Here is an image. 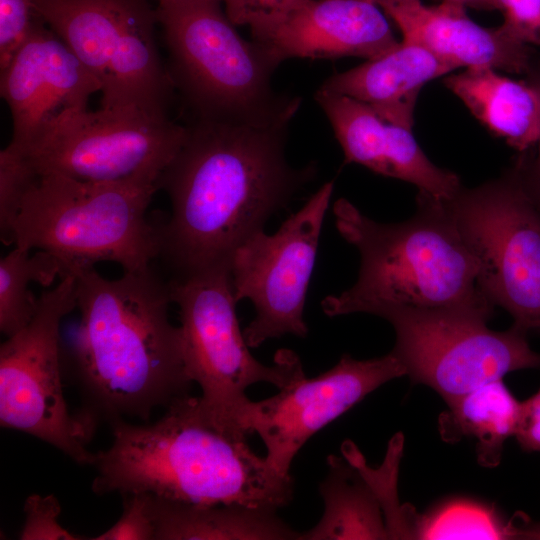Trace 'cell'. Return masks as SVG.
Instances as JSON below:
<instances>
[{"label":"cell","instance_id":"1","mask_svg":"<svg viewBox=\"0 0 540 540\" xmlns=\"http://www.w3.org/2000/svg\"><path fill=\"white\" fill-rule=\"evenodd\" d=\"M288 125L196 117L158 186L171 202L160 255L176 276L229 266L233 251L286 206L312 170L285 155Z\"/></svg>","mask_w":540,"mask_h":540},{"label":"cell","instance_id":"2","mask_svg":"<svg viewBox=\"0 0 540 540\" xmlns=\"http://www.w3.org/2000/svg\"><path fill=\"white\" fill-rule=\"evenodd\" d=\"M80 322L73 354L83 395L81 413L112 424L147 420L190 395L180 326L168 317L169 281L151 270L116 279L93 267L74 273Z\"/></svg>","mask_w":540,"mask_h":540},{"label":"cell","instance_id":"3","mask_svg":"<svg viewBox=\"0 0 540 540\" xmlns=\"http://www.w3.org/2000/svg\"><path fill=\"white\" fill-rule=\"evenodd\" d=\"M111 425L112 443L96 453L92 491L149 493L199 505L240 504L278 510L293 479L256 454L247 438L220 432L202 417L197 397L173 402L148 424Z\"/></svg>","mask_w":540,"mask_h":540},{"label":"cell","instance_id":"4","mask_svg":"<svg viewBox=\"0 0 540 540\" xmlns=\"http://www.w3.org/2000/svg\"><path fill=\"white\" fill-rule=\"evenodd\" d=\"M333 213L339 234L360 254V267L353 286L322 301L326 315H374L385 307L493 314L479 261L441 201L418 194L415 215L399 223L377 222L344 198Z\"/></svg>","mask_w":540,"mask_h":540},{"label":"cell","instance_id":"5","mask_svg":"<svg viewBox=\"0 0 540 540\" xmlns=\"http://www.w3.org/2000/svg\"><path fill=\"white\" fill-rule=\"evenodd\" d=\"M160 175L116 182L36 174L13 227L14 246L56 256L63 275L96 263L143 271L160 255L159 226L146 217Z\"/></svg>","mask_w":540,"mask_h":540},{"label":"cell","instance_id":"6","mask_svg":"<svg viewBox=\"0 0 540 540\" xmlns=\"http://www.w3.org/2000/svg\"><path fill=\"white\" fill-rule=\"evenodd\" d=\"M170 55L169 71L195 117L255 125H288L300 99L278 93L280 65L255 40L244 39L220 0L158 3Z\"/></svg>","mask_w":540,"mask_h":540},{"label":"cell","instance_id":"7","mask_svg":"<svg viewBox=\"0 0 540 540\" xmlns=\"http://www.w3.org/2000/svg\"><path fill=\"white\" fill-rule=\"evenodd\" d=\"M169 287L179 309L186 371L202 392L197 397L202 417L220 432L247 438L240 427L251 400L247 389L257 383L278 389L290 384L305 374L299 357L281 349L266 365L251 354L236 315L228 266L175 276Z\"/></svg>","mask_w":540,"mask_h":540},{"label":"cell","instance_id":"8","mask_svg":"<svg viewBox=\"0 0 540 540\" xmlns=\"http://www.w3.org/2000/svg\"><path fill=\"white\" fill-rule=\"evenodd\" d=\"M479 261L485 296L540 331V199L518 171L441 201Z\"/></svg>","mask_w":540,"mask_h":540},{"label":"cell","instance_id":"9","mask_svg":"<svg viewBox=\"0 0 540 540\" xmlns=\"http://www.w3.org/2000/svg\"><path fill=\"white\" fill-rule=\"evenodd\" d=\"M36 12L101 84V107L166 113L174 86L147 0H33Z\"/></svg>","mask_w":540,"mask_h":540},{"label":"cell","instance_id":"10","mask_svg":"<svg viewBox=\"0 0 540 540\" xmlns=\"http://www.w3.org/2000/svg\"><path fill=\"white\" fill-rule=\"evenodd\" d=\"M77 307V280L66 274L38 297L31 321L0 346V424L40 439L81 465H93L87 449L96 423L66 404L60 356V324Z\"/></svg>","mask_w":540,"mask_h":540},{"label":"cell","instance_id":"11","mask_svg":"<svg viewBox=\"0 0 540 540\" xmlns=\"http://www.w3.org/2000/svg\"><path fill=\"white\" fill-rule=\"evenodd\" d=\"M374 315L394 328L391 351L413 383L424 384L447 403L516 370L540 369V354L526 332L494 331L492 314L465 309L385 307Z\"/></svg>","mask_w":540,"mask_h":540},{"label":"cell","instance_id":"12","mask_svg":"<svg viewBox=\"0 0 540 540\" xmlns=\"http://www.w3.org/2000/svg\"><path fill=\"white\" fill-rule=\"evenodd\" d=\"M186 132V126L171 121L166 113L137 106L101 107L67 115L31 147L15 151L36 174L116 182L161 175Z\"/></svg>","mask_w":540,"mask_h":540},{"label":"cell","instance_id":"13","mask_svg":"<svg viewBox=\"0 0 540 540\" xmlns=\"http://www.w3.org/2000/svg\"><path fill=\"white\" fill-rule=\"evenodd\" d=\"M333 188V182L323 184L274 234L257 231L233 251L229 272L235 299H248L255 309L243 331L250 348L286 334L307 335L305 299Z\"/></svg>","mask_w":540,"mask_h":540},{"label":"cell","instance_id":"14","mask_svg":"<svg viewBox=\"0 0 540 540\" xmlns=\"http://www.w3.org/2000/svg\"><path fill=\"white\" fill-rule=\"evenodd\" d=\"M406 375L392 353L357 360L344 354L326 372L305 374L263 400H250L240 427L256 433L266 448L265 458L280 474L290 475L298 451L319 430L340 417L384 383Z\"/></svg>","mask_w":540,"mask_h":540},{"label":"cell","instance_id":"15","mask_svg":"<svg viewBox=\"0 0 540 540\" xmlns=\"http://www.w3.org/2000/svg\"><path fill=\"white\" fill-rule=\"evenodd\" d=\"M0 91L13 122L8 146L22 152L67 115L87 109L90 96L101 91V84L40 21L1 71Z\"/></svg>","mask_w":540,"mask_h":540},{"label":"cell","instance_id":"16","mask_svg":"<svg viewBox=\"0 0 540 540\" xmlns=\"http://www.w3.org/2000/svg\"><path fill=\"white\" fill-rule=\"evenodd\" d=\"M315 100L342 147L345 163L415 185L421 195L438 201L453 198L459 177L432 163L418 145L412 128L386 121L367 104L318 89Z\"/></svg>","mask_w":540,"mask_h":540},{"label":"cell","instance_id":"17","mask_svg":"<svg viewBox=\"0 0 540 540\" xmlns=\"http://www.w3.org/2000/svg\"><path fill=\"white\" fill-rule=\"evenodd\" d=\"M251 34L279 64L290 58L369 60L399 43L380 7L369 0H310Z\"/></svg>","mask_w":540,"mask_h":540},{"label":"cell","instance_id":"18","mask_svg":"<svg viewBox=\"0 0 540 540\" xmlns=\"http://www.w3.org/2000/svg\"><path fill=\"white\" fill-rule=\"evenodd\" d=\"M400 29L403 41L422 46L458 67H491L527 75L533 70L529 45L510 37L501 27L475 23L461 4L421 1L384 11Z\"/></svg>","mask_w":540,"mask_h":540},{"label":"cell","instance_id":"19","mask_svg":"<svg viewBox=\"0 0 540 540\" xmlns=\"http://www.w3.org/2000/svg\"><path fill=\"white\" fill-rule=\"evenodd\" d=\"M454 69L426 48L402 40L386 53L334 74L320 89L361 101L386 121L412 128L421 88Z\"/></svg>","mask_w":540,"mask_h":540},{"label":"cell","instance_id":"20","mask_svg":"<svg viewBox=\"0 0 540 540\" xmlns=\"http://www.w3.org/2000/svg\"><path fill=\"white\" fill-rule=\"evenodd\" d=\"M458 96L489 130L523 152L540 136V80H515L491 67H469L447 77Z\"/></svg>","mask_w":540,"mask_h":540},{"label":"cell","instance_id":"21","mask_svg":"<svg viewBox=\"0 0 540 540\" xmlns=\"http://www.w3.org/2000/svg\"><path fill=\"white\" fill-rule=\"evenodd\" d=\"M147 495L154 540H300L301 532L274 509L199 505Z\"/></svg>","mask_w":540,"mask_h":540},{"label":"cell","instance_id":"22","mask_svg":"<svg viewBox=\"0 0 540 540\" xmlns=\"http://www.w3.org/2000/svg\"><path fill=\"white\" fill-rule=\"evenodd\" d=\"M319 484L324 511L301 540L389 539L381 504L363 474L345 457L329 455Z\"/></svg>","mask_w":540,"mask_h":540},{"label":"cell","instance_id":"23","mask_svg":"<svg viewBox=\"0 0 540 540\" xmlns=\"http://www.w3.org/2000/svg\"><path fill=\"white\" fill-rule=\"evenodd\" d=\"M447 405L438 418L441 438L449 443L474 439L478 462L497 466L505 441L515 435L521 412V402L503 379L480 385Z\"/></svg>","mask_w":540,"mask_h":540},{"label":"cell","instance_id":"24","mask_svg":"<svg viewBox=\"0 0 540 540\" xmlns=\"http://www.w3.org/2000/svg\"><path fill=\"white\" fill-rule=\"evenodd\" d=\"M19 246L0 260V330L7 337L24 328L33 318L37 306L30 289L32 282L50 286L63 275L60 260L51 253Z\"/></svg>","mask_w":540,"mask_h":540},{"label":"cell","instance_id":"25","mask_svg":"<svg viewBox=\"0 0 540 540\" xmlns=\"http://www.w3.org/2000/svg\"><path fill=\"white\" fill-rule=\"evenodd\" d=\"M530 530L505 522L497 511L468 498H452L424 516H415L412 539H505Z\"/></svg>","mask_w":540,"mask_h":540},{"label":"cell","instance_id":"26","mask_svg":"<svg viewBox=\"0 0 540 540\" xmlns=\"http://www.w3.org/2000/svg\"><path fill=\"white\" fill-rule=\"evenodd\" d=\"M24 157L6 147L0 152V237L5 245H14L13 227L24 196L35 178Z\"/></svg>","mask_w":540,"mask_h":540},{"label":"cell","instance_id":"27","mask_svg":"<svg viewBox=\"0 0 540 540\" xmlns=\"http://www.w3.org/2000/svg\"><path fill=\"white\" fill-rule=\"evenodd\" d=\"M40 21L33 0H0L1 71L10 64Z\"/></svg>","mask_w":540,"mask_h":540},{"label":"cell","instance_id":"28","mask_svg":"<svg viewBox=\"0 0 540 540\" xmlns=\"http://www.w3.org/2000/svg\"><path fill=\"white\" fill-rule=\"evenodd\" d=\"M25 521L19 534L21 540H80L58 522L61 504L53 494H32L23 507Z\"/></svg>","mask_w":540,"mask_h":540},{"label":"cell","instance_id":"29","mask_svg":"<svg viewBox=\"0 0 540 540\" xmlns=\"http://www.w3.org/2000/svg\"><path fill=\"white\" fill-rule=\"evenodd\" d=\"M236 26H247L251 33L283 20L310 0H220Z\"/></svg>","mask_w":540,"mask_h":540},{"label":"cell","instance_id":"30","mask_svg":"<svg viewBox=\"0 0 540 540\" xmlns=\"http://www.w3.org/2000/svg\"><path fill=\"white\" fill-rule=\"evenodd\" d=\"M118 521L93 540H154L155 528L148 509L147 493H125Z\"/></svg>","mask_w":540,"mask_h":540},{"label":"cell","instance_id":"31","mask_svg":"<svg viewBox=\"0 0 540 540\" xmlns=\"http://www.w3.org/2000/svg\"><path fill=\"white\" fill-rule=\"evenodd\" d=\"M504 21L500 26L510 37L540 46V0H497Z\"/></svg>","mask_w":540,"mask_h":540},{"label":"cell","instance_id":"32","mask_svg":"<svg viewBox=\"0 0 540 540\" xmlns=\"http://www.w3.org/2000/svg\"><path fill=\"white\" fill-rule=\"evenodd\" d=\"M514 436L524 451H540V388L521 402L520 418Z\"/></svg>","mask_w":540,"mask_h":540},{"label":"cell","instance_id":"33","mask_svg":"<svg viewBox=\"0 0 540 540\" xmlns=\"http://www.w3.org/2000/svg\"><path fill=\"white\" fill-rule=\"evenodd\" d=\"M458 3L464 7H470L479 10L492 11L498 10L499 5L497 0H443Z\"/></svg>","mask_w":540,"mask_h":540},{"label":"cell","instance_id":"34","mask_svg":"<svg viewBox=\"0 0 540 540\" xmlns=\"http://www.w3.org/2000/svg\"><path fill=\"white\" fill-rule=\"evenodd\" d=\"M535 146H537L536 158L534 162L535 183L534 185L529 183L528 184L530 185L533 192L540 199V136Z\"/></svg>","mask_w":540,"mask_h":540},{"label":"cell","instance_id":"35","mask_svg":"<svg viewBox=\"0 0 540 540\" xmlns=\"http://www.w3.org/2000/svg\"><path fill=\"white\" fill-rule=\"evenodd\" d=\"M382 8L384 11L392 8L402 7L411 5L413 3H416L420 0H369Z\"/></svg>","mask_w":540,"mask_h":540},{"label":"cell","instance_id":"36","mask_svg":"<svg viewBox=\"0 0 540 540\" xmlns=\"http://www.w3.org/2000/svg\"><path fill=\"white\" fill-rule=\"evenodd\" d=\"M167 1H171V0H157L158 3L167 2Z\"/></svg>","mask_w":540,"mask_h":540}]
</instances>
